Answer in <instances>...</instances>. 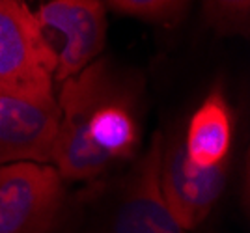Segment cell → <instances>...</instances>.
Instances as JSON below:
<instances>
[{
  "mask_svg": "<svg viewBox=\"0 0 250 233\" xmlns=\"http://www.w3.org/2000/svg\"><path fill=\"white\" fill-rule=\"evenodd\" d=\"M188 2L190 0H106L118 13L157 22H174L179 19Z\"/></svg>",
  "mask_w": 250,
  "mask_h": 233,
  "instance_id": "cell-10",
  "label": "cell"
},
{
  "mask_svg": "<svg viewBox=\"0 0 250 233\" xmlns=\"http://www.w3.org/2000/svg\"><path fill=\"white\" fill-rule=\"evenodd\" d=\"M204 11L220 36H249L250 0H204Z\"/></svg>",
  "mask_w": 250,
  "mask_h": 233,
  "instance_id": "cell-9",
  "label": "cell"
},
{
  "mask_svg": "<svg viewBox=\"0 0 250 233\" xmlns=\"http://www.w3.org/2000/svg\"><path fill=\"white\" fill-rule=\"evenodd\" d=\"M56 56L22 0H0V92L52 96Z\"/></svg>",
  "mask_w": 250,
  "mask_h": 233,
  "instance_id": "cell-3",
  "label": "cell"
},
{
  "mask_svg": "<svg viewBox=\"0 0 250 233\" xmlns=\"http://www.w3.org/2000/svg\"><path fill=\"white\" fill-rule=\"evenodd\" d=\"M63 200V179L51 164L0 166V233H49Z\"/></svg>",
  "mask_w": 250,
  "mask_h": 233,
  "instance_id": "cell-5",
  "label": "cell"
},
{
  "mask_svg": "<svg viewBox=\"0 0 250 233\" xmlns=\"http://www.w3.org/2000/svg\"><path fill=\"white\" fill-rule=\"evenodd\" d=\"M32 15L56 56L54 82L81 73L103 51V0H45Z\"/></svg>",
  "mask_w": 250,
  "mask_h": 233,
  "instance_id": "cell-4",
  "label": "cell"
},
{
  "mask_svg": "<svg viewBox=\"0 0 250 233\" xmlns=\"http://www.w3.org/2000/svg\"><path fill=\"white\" fill-rule=\"evenodd\" d=\"M183 144L187 155L200 166H215L228 160L231 114L220 92H213L190 117Z\"/></svg>",
  "mask_w": 250,
  "mask_h": 233,
  "instance_id": "cell-8",
  "label": "cell"
},
{
  "mask_svg": "<svg viewBox=\"0 0 250 233\" xmlns=\"http://www.w3.org/2000/svg\"><path fill=\"white\" fill-rule=\"evenodd\" d=\"M228 177V160L200 166L187 155L183 135H172L161 148L159 187L168 211L185 230H194L219 201Z\"/></svg>",
  "mask_w": 250,
  "mask_h": 233,
  "instance_id": "cell-6",
  "label": "cell"
},
{
  "mask_svg": "<svg viewBox=\"0 0 250 233\" xmlns=\"http://www.w3.org/2000/svg\"><path fill=\"white\" fill-rule=\"evenodd\" d=\"M60 84L54 168L63 181H94L135 155L138 86L108 60H95Z\"/></svg>",
  "mask_w": 250,
  "mask_h": 233,
  "instance_id": "cell-1",
  "label": "cell"
},
{
  "mask_svg": "<svg viewBox=\"0 0 250 233\" xmlns=\"http://www.w3.org/2000/svg\"><path fill=\"white\" fill-rule=\"evenodd\" d=\"M60 110L54 96L0 92V166L52 160Z\"/></svg>",
  "mask_w": 250,
  "mask_h": 233,
  "instance_id": "cell-7",
  "label": "cell"
},
{
  "mask_svg": "<svg viewBox=\"0 0 250 233\" xmlns=\"http://www.w3.org/2000/svg\"><path fill=\"white\" fill-rule=\"evenodd\" d=\"M163 135L114 177H97L65 196L49 233H187L168 211L159 187Z\"/></svg>",
  "mask_w": 250,
  "mask_h": 233,
  "instance_id": "cell-2",
  "label": "cell"
}]
</instances>
